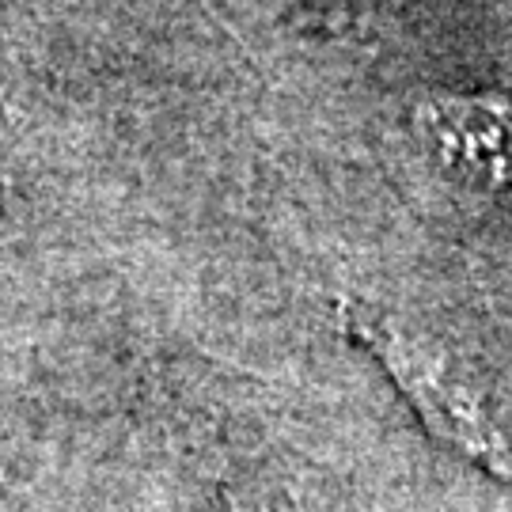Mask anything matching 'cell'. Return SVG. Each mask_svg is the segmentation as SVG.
<instances>
[{
	"label": "cell",
	"mask_w": 512,
	"mask_h": 512,
	"mask_svg": "<svg viewBox=\"0 0 512 512\" xmlns=\"http://www.w3.org/2000/svg\"><path fill=\"white\" fill-rule=\"evenodd\" d=\"M418 129L440 160L478 183H512V103L440 99L418 114Z\"/></svg>",
	"instance_id": "2"
},
{
	"label": "cell",
	"mask_w": 512,
	"mask_h": 512,
	"mask_svg": "<svg viewBox=\"0 0 512 512\" xmlns=\"http://www.w3.org/2000/svg\"><path fill=\"white\" fill-rule=\"evenodd\" d=\"M349 330L387 368V376L399 384V391L410 399L433 437L512 486V444L471 387L459 384L425 349L406 342L403 334H395L384 323H372L368 315H349Z\"/></svg>",
	"instance_id": "1"
}]
</instances>
